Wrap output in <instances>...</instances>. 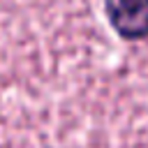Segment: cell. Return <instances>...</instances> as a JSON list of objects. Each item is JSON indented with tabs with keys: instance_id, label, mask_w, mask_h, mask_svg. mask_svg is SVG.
Listing matches in <instances>:
<instances>
[{
	"instance_id": "1",
	"label": "cell",
	"mask_w": 148,
	"mask_h": 148,
	"mask_svg": "<svg viewBox=\"0 0 148 148\" xmlns=\"http://www.w3.org/2000/svg\"><path fill=\"white\" fill-rule=\"evenodd\" d=\"M104 14L123 39L148 37V0H104Z\"/></svg>"
}]
</instances>
